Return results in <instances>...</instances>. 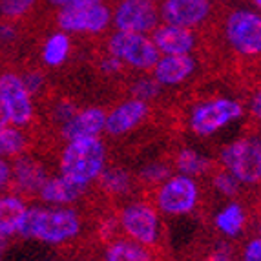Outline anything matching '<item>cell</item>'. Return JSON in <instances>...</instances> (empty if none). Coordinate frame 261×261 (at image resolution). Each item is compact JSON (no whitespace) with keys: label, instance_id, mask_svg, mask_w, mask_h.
Segmentation results:
<instances>
[{"label":"cell","instance_id":"603a6c76","mask_svg":"<svg viewBox=\"0 0 261 261\" xmlns=\"http://www.w3.org/2000/svg\"><path fill=\"white\" fill-rule=\"evenodd\" d=\"M28 206L24 199L18 196L0 197V236H15L18 234L20 223L24 219Z\"/></svg>","mask_w":261,"mask_h":261},{"label":"cell","instance_id":"74e56055","mask_svg":"<svg viewBox=\"0 0 261 261\" xmlns=\"http://www.w3.org/2000/svg\"><path fill=\"white\" fill-rule=\"evenodd\" d=\"M9 181H11V166L0 157V188L6 187Z\"/></svg>","mask_w":261,"mask_h":261},{"label":"cell","instance_id":"7bdbcfd3","mask_svg":"<svg viewBox=\"0 0 261 261\" xmlns=\"http://www.w3.org/2000/svg\"><path fill=\"white\" fill-rule=\"evenodd\" d=\"M257 234L261 236V223H259V226H257Z\"/></svg>","mask_w":261,"mask_h":261},{"label":"cell","instance_id":"d6986e66","mask_svg":"<svg viewBox=\"0 0 261 261\" xmlns=\"http://www.w3.org/2000/svg\"><path fill=\"white\" fill-rule=\"evenodd\" d=\"M248 226L247 206L240 199H228L214 214V228L225 240H238Z\"/></svg>","mask_w":261,"mask_h":261},{"label":"cell","instance_id":"7402d4cb","mask_svg":"<svg viewBox=\"0 0 261 261\" xmlns=\"http://www.w3.org/2000/svg\"><path fill=\"white\" fill-rule=\"evenodd\" d=\"M95 185H99L102 194H106L108 197L128 199L134 194L135 187H137V179H135V175L132 174L130 170L122 168V166L108 165Z\"/></svg>","mask_w":261,"mask_h":261},{"label":"cell","instance_id":"5bb4252c","mask_svg":"<svg viewBox=\"0 0 261 261\" xmlns=\"http://www.w3.org/2000/svg\"><path fill=\"white\" fill-rule=\"evenodd\" d=\"M197 70L196 57L192 55H161L152 68V77L163 88H177L190 81Z\"/></svg>","mask_w":261,"mask_h":261},{"label":"cell","instance_id":"8d00e7d4","mask_svg":"<svg viewBox=\"0 0 261 261\" xmlns=\"http://www.w3.org/2000/svg\"><path fill=\"white\" fill-rule=\"evenodd\" d=\"M53 6L59 8H75V6H84V4H95V2H102V0H49Z\"/></svg>","mask_w":261,"mask_h":261},{"label":"cell","instance_id":"484cf974","mask_svg":"<svg viewBox=\"0 0 261 261\" xmlns=\"http://www.w3.org/2000/svg\"><path fill=\"white\" fill-rule=\"evenodd\" d=\"M26 146H28V137L18 126L6 124V126L0 128V157L22 155Z\"/></svg>","mask_w":261,"mask_h":261},{"label":"cell","instance_id":"3957f363","mask_svg":"<svg viewBox=\"0 0 261 261\" xmlns=\"http://www.w3.org/2000/svg\"><path fill=\"white\" fill-rule=\"evenodd\" d=\"M247 108L240 99L228 95L205 97L192 102L185 115L187 130L197 139H210L245 117Z\"/></svg>","mask_w":261,"mask_h":261},{"label":"cell","instance_id":"836d02e7","mask_svg":"<svg viewBox=\"0 0 261 261\" xmlns=\"http://www.w3.org/2000/svg\"><path fill=\"white\" fill-rule=\"evenodd\" d=\"M234 257L236 256H234V252H232L230 245L221 241V243H218L208 254H206L205 261H234Z\"/></svg>","mask_w":261,"mask_h":261},{"label":"cell","instance_id":"e575fe53","mask_svg":"<svg viewBox=\"0 0 261 261\" xmlns=\"http://www.w3.org/2000/svg\"><path fill=\"white\" fill-rule=\"evenodd\" d=\"M245 108H247L248 115L252 117V121L257 122L261 126V84L252 92V95H250V99H248Z\"/></svg>","mask_w":261,"mask_h":261},{"label":"cell","instance_id":"4dcf8cb0","mask_svg":"<svg viewBox=\"0 0 261 261\" xmlns=\"http://www.w3.org/2000/svg\"><path fill=\"white\" fill-rule=\"evenodd\" d=\"M77 105L71 102V100H59L57 105H53L51 108V121L53 124H57L59 128H62L66 122L70 121L73 117L75 113H77Z\"/></svg>","mask_w":261,"mask_h":261},{"label":"cell","instance_id":"9c48e42d","mask_svg":"<svg viewBox=\"0 0 261 261\" xmlns=\"http://www.w3.org/2000/svg\"><path fill=\"white\" fill-rule=\"evenodd\" d=\"M110 24H112V11L102 2L62 8L57 15V26L64 33L99 35L108 30Z\"/></svg>","mask_w":261,"mask_h":261},{"label":"cell","instance_id":"4316f807","mask_svg":"<svg viewBox=\"0 0 261 261\" xmlns=\"http://www.w3.org/2000/svg\"><path fill=\"white\" fill-rule=\"evenodd\" d=\"M210 183H212L214 192H218L219 196L226 197V199H238V196L241 194V188H243L240 185V181L230 172H226L225 168H221V166L218 170L216 168L212 170Z\"/></svg>","mask_w":261,"mask_h":261},{"label":"cell","instance_id":"f546056e","mask_svg":"<svg viewBox=\"0 0 261 261\" xmlns=\"http://www.w3.org/2000/svg\"><path fill=\"white\" fill-rule=\"evenodd\" d=\"M35 0H0V15L9 20L20 18L31 9Z\"/></svg>","mask_w":261,"mask_h":261},{"label":"cell","instance_id":"9a60e30c","mask_svg":"<svg viewBox=\"0 0 261 261\" xmlns=\"http://www.w3.org/2000/svg\"><path fill=\"white\" fill-rule=\"evenodd\" d=\"M106 128V110L102 106L79 108L64 126L59 128L62 139L73 141L83 137H102Z\"/></svg>","mask_w":261,"mask_h":261},{"label":"cell","instance_id":"7a4b0ae2","mask_svg":"<svg viewBox=\"0 0 261 261\" xmlns=\"http://www.w3.org/2000/svg\"><path fill=\"white\" fill-rule=\"evenodd\" d=\"M110 152L102 137H83L66 141L59 155V172L75 183L90 188L108 166Z\"/></svg>","mask_w":261,"mask_h":261},{"label":"cell","instance_id":"ba28073f","mask_svg":"<svg viewBox=\"0 0 261 261\" xmlns=\"http://www.w3.org/2000/svg\"><path fill=\"white\" fill-rule=\"evenodd\" d=\"M225 39L241 57L261 55V13L254 9H236L225 20Z\"/></svg>","mask_w":261,"mask_h":261},{"label":"cell","instance_id":"1f68e13d","mask_svg":"<svg viewBox=\"0 0 261 261\" xmlns=\"http://www.w3.org/2000/svg\"><path fill=\"white\" fill-rule=\"evenodd\" d=\"M241 261H261V236L256 234L248 238L241 247Z\"/></svg>","mask_w":261,"mask_h":261},{"label":"cell","instance_id":"ee69618b","mask_svg":"<svg viewBox=\"0 0 261 261\" xmlns=\"http://www.w3.org/2000/svg\"><path fill=\"white\" fill-rule=\"evenodd\" d=\"M234 261H241V259H240V257H234Z\"/></svg>","mask_w":261,"mask_h":261},{"label":"cell","instance_id":"8992f818","mask_svg":"<svg viewBox=\"0 0 261 261\" xmlns=\"http://www.w3.org/2000/svg\"><path fill=\"white\" fill-rule=\"evenodd\" d=\"M121 236L153 248L163 238L159 210L150 199H126L117 210Z\"/></svg>","mask_w":261,"mask_h":261},{"label":"cell","instance_id":"8fae6325","mask_svg":"<svg viewBox=\"0 0 261 261\" xmlns=\"http://www.w3.org/2000/svg\"><path fill=\"white\" fill-rule=\"evenodd\" d=\"M152 108L148 102H144L135 97H126L119 100L117 105H113L110 110H106V128L105 134L112 139H121L126 137L132 132L146 122L150 117Z\"/></svg>","mask_w":261,"mask_h":261},{"label":"cell","instance_id":"ffe728a7","mask_svg":"<svg viewBox=\"0 0 261 261\" xmlns=\"http://www.w3.org/2000/svg\"><path fill=\"white\" fill-rule=\"evenodd\" d=\"M216 161L208 153L201 152L196 146H181L172 157V168L177 174L199 179L212 174Z\"/></svg>","mask_w":261,"mask_h":261},{"label":"cell","instance_id":"30bf717a","mask_svg":"<svg viewBox=\"0 0 261 261\" xmlns=\"http://www.w3.org/2000/svg\"><path fill=\"white\" fill-rule=\"evenodd\" d=\"M0 99L8 112L9 124L22 128L33 121V115H35L33 95L24 86L20 75L11 71L0 75Z\"/></svg>","mask_w":261,"mask_h":261},{"label":"cell","instance_id":"ab89813d","mask_svg":"<svg viewBox=\"0 0 261 261\" xmlns=\"http://www.w3.org/2000/svg\"><path fill=\"white\" fill-rule=\"evenodd\" d=\"M6 124H9V117H8V112H6L4 102L0 99V128L6 126Z\"/></svg>","mask_w":261,"mask_h":261},{"label":"cell","instance_id":"4fadbf2b","mask_svg":"<svg viewBox=\"0 0 261 261\" xmlns=\"http://www.w3.org/2000/svg\"><path fill=\"white\" fill-rule=\"evenodd\" d=\"M212 13L210 0H163L159 17L172 26L194 30L201 26Z\"/></svg>","mask_w":261,"mask_h":261},{"label":"cell","instance_id":"60d3db41","mask_svg":"<svg viewBox=\"0 0 261 261\" xmlns=\"http://www.w3.org/2000/svg\"><path fill=\"white\" fill-rule=\"evenodd\" d=\"M4 248H6V236H0V256L4 252Z\"/></svg>","mask_w":261,"mask_h":261},{"label":"cell","instance_id":"d590c367","mask_svg":"<svg viewBox=\"0 0 261 261\" xmlns=\"http://www.w3.org/2000/svg\"><path fill=\"white\" fill-rule=\"evenodd\" d=\"M99 68H100V71L105 75H117V73H121L122 70H124V66H122V62L119 61L117 57H113V55H110V53H106L102 59H100V62H99Z\"/></svg>","mask_w":261,"mask_h":261},{"label":"cell","instance_id":"f1b7e54d","mask_svg":"<svg viewBox=\"0 0 261 261\" xmlns=\"http://www.w3.org/2000/svg\"><path fill=\"white\" fill-rule=\"evenodd\" d=\"M117 236H121V228H119V219L117 214H106L97 221V238L102 243L115 240Z\"/></svg>","mask_w":261,"mask_h":261},{"label":"cell","instance_id":"52a82bcc","mask_svg":"<svg viewBox=\"0 0 261 261\" xmlns=\"http://www.w3.org/2000/svg\"><path fill=\"white\" fill-rule=\"evenodd\" d=\"M106 49L110 55L117 57L124 68L143 73L152 71L161 57L148 33H135V31L115 30V33L108 39Z\"/></svg>","mask_w":261,"mask_h":261},{"label":"cell","instance_id":"cb8c5ba5","mask_svg":"<svg viewBox=\"0 0 261 261\" xmlns=\"http://www.w3.org/2000/svg\"><path fill=\"white\" fill-rule=\"evenodd\" d=\"M71 49V40L68 33L57 31L42 46V62L49 68H59L66 62Z\"/></svg>","mask_w":261,"mask_h":261},{"label":"cell","instance_id":"7c38bea8","mask_svg":"<svg viewBox=\"0 0 261 261\" xmlns=\"http://www.w3.org/2000/svg\"><path fill=\"white\" fill-rule=\"evenodd\" d=\"M159 9L153 0H121L112 13V24L119 31L152 33L159 26Z\"/></svg>","mask_w":261,"mask_h":261},{"label":"cell","instance_id":"277c9868","mask_svg":"<svg viewBox=\"0 0 261 261\" xmlns=\"http://www.w3.org/2000/svg\"><path fill=\"white\" fill-rule=\"evenodd\" d=\"M218 163L241 187L261 185V134H245L223 144Z\"/></svg>","mask_w":261,"mask_h":261},{"label":"cell","instance_id":"d4e9b609","mask_svg":"<svg viewBox=\"0 0 261 261\" xmlns=\"http://www.w3.org/2000/svg\"><path fill=\"white\" fill-rule=\"evenodd\" d=\"M172 174H174V168L166 161H150V163H144V165L137 170L135 179H137V183L143 185V187L155 188L157 185H161L163 181Z\"/></svg>","mask_w":261,"mask_h":261},{"label":"cell","instance_id":"b9f144b4","mask_svg":"<svg viewBox=\"0 0 261 261\" xmlns=\"http://www.w3.org/2000/svg\"><path fill=\"white\" fill-rule=\"evenodd\" d=\"M252 4H254V8L261 11V0H252Z\"/></svg>","mask_w":261,"mask_h":261},{"label":"cell","instance_id":"44dd1931","mask_svg":"<svg viewBox=\"0 0 261 261\" xmlns=\"http://www.w3.org/2000/svg\"><path fill=\"white\" fill-rule=\"evenodd\" d=\"M100 261H155V254L150 247L117 236L115 240L105 243Z\"/></svg>","mask_w":261,"mask_h":261},{"label":"cell","instance_id":"5b68a950","mask_svg":"<svg viewBox=\"0 0 261 261\" xmlns=\"http://www.w3.org/2000/svg\"><path fill=\"white\" fill-rule=\"evenodd\" d=\"M159 214L166 218H185L197 210L201 203L199 181L174 172L172 175L152 188V199Z\"/></svg>","mask_w":261,"mask_h":261},{"label":"cell","instance_id":"e0dca14e","mask_svg":"<svg viewBox=\"0 0 261 261\" xmlns=\"http://www.w3.org/2000/svg\"><path fill=\"white\" fill-rule=\"evenodd\" d=\"M48 177L49 174L46 166L30 155H17L11 166V181L22 196H39Z\"/></svg>","mask_w":261,"mask_h":261},{"label":"cell","instance_id":"f35d334b","mask_svg":"<svg viewBox=\"0 0 261 261\" xmlns=\"http://www.w3.org/2000/svg\"><path fill=\"white\" fill-rule=\"evenodd\" d=\"M17 31L11 26H0V39H15Z\"/></svg>","mask_w":261,"mask_h":261},{"label":"cell","instance_id":"d6a6232c","mask_svg":"<svg viewBox=\"0 0 261 261\" xmlns=\"http://www.w3.org/2000/svg\"><path fill=\"white\" fill-rule=\"evenodd\" d=\"M20 77H22L24 86L28 88V92H30L31 95H37L44 88V84H46V79H44V75L40 73V71H28L26 75H20Z\"/></svg>","mask_w":261,"mask_h":261},{"label":"cell","instance_id":"83f0119b","mask_svg":"<svg viewBox=\"0 0 261 261\" xmlns=\"http://www.w3.org/2000/svg\"><path fill=\"white\" fill-rule=\"evenodd\" d=\"M163 93V86L157 83L153 77H139L135 79L134 83L130 84V95L135 99H141L144 102L152 105L153 100H157Z\"/></svg>","mask_w":261,"mask_h":261},{"label":"cell","instance_id":"6da1fadb","mask_svg":"<svg viewBox=\"0 0 261 261\" xmlns=\"http://www.w3.org/2000/svg\"><path fill=\"white\" fill-rule=\"evenodd\" d=\"M84 219L73 206H28L18 228L24 240H37L48 245L71 243L83 234Z\"/></svg>","mask_w":261,"mask_h":261},{"label":"cell","instance_id":"2e32d148","mask_svg":"<svg viewBox=\"0 0 261 261\" xmlns=\"http://www.w3.org/2000/svg\"><path fill=\"white\" fill-rule=\"evenodd\" d=\"M155 48L161 55H190L197 46L196 33L188 28L172 26V24H159L150 33Z\"/></svg>","mask_w":261,"mask_h":261},{"label":"cell","instance_id":"ac0fdd59","mask_svg":"<svg viewBox=\"0 0 261 261\" xmlns=\"http://www.w3.org/2000/svg\"><path fill=\"white\" fill-rule=\"evenodd\" d=\"M88 194V188L75 183L61 172L49 175L39 192V199L51 206H73Z\"/></svg>","mask_w":261,"mask_h":261}]
</instances>
